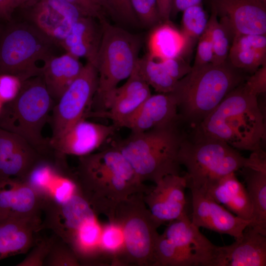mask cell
I'll list each match as a JSON object with an SVG mask.
<instances>
[{
  "instance_id": "cell-1",
  "label": "cell",
  "mask_w": 266,
  "mask_h": 266,
  "mask_svg": "<svg viewBox=\"0 0 266 266\" xmlns=\"http://www.w3.org/2000/svg\"><path fill=\"white\" fill-rule=\"evenodd\" d=\"M75 174L81 194L95 213L106 216L109 221L114 220L122 202L134 194H144L149 187L112 145L78 157Z\"/></svg>"
},
{
  "instance_id": "cell-2",
  "label": "cell",
  "mask_w": 266,
  "mask_h": 266,
  "mask_svg": "<svg viewBox=\"0 0 266 266\" xmlns=\"http://www.w3.org/2000/svg\"><path fill=\"white\" fill-rule=\"evenodd\" d=\"M243 82L229 93L200 123L190 129L236 150L257 152L263 150L265 117L258 97L248 92Z\"/></svg>"
},
{
  "instance_id": "cell-3",
  "label": "cell",
  "mask_w": 266,
  "mask_h": 266,
  "mask_svg": "<svg viewBox=\"0 0 266 266\" xmlns=\"http://www.w3.org/2000/svg\"><path fill=\"white\" fill-rule=\"evenodd\" d=\"M178 161L186 169L187 188L199 191L244 167L266 170L264 150L252 152L246 158L225 142L193 129L182 141Z\"/></svg>"
},
{
  "instance_id": "cell-4",
  "label": "cell",
  "mask_w": 266,
  "mask_h": 266,
  "mask_svg": "<svg viewBox=\"0 0 266 266\" xmlns=\"http://www.w3.org/2000/svg\"><path fill=\"white\" fill-rule=\"evenodd\" d=\"M180 120L114 141L140 182L155 184L166 175L180 174L178 153L187 132Z\"/></svg>"
},
{
  "instance_id": "cell-5",
  "label": "cell",
  "mask_w": 266,
  "mask_h": 266,
  "mask_svg": "<svg viewBox=\"0 0 266 266\" xmlns=\"http://www.w3.org/2000/svg\"><path fill=\"white\" fill-rule=\"evenodd\" d=\"M246 78L242 70L227 61L192 66L170 92L176 100L180 120L190 128L197 126Z\"/></svg>"
},
{
  "instance_id": "cell-6",
  "label": "cell",
  "mask_w": 266,
  "mask_h": 266,
  "mask_svg": "<svg viewBox=\"0 0 266 266\" xmlns=\"http://www.w3.org/2000/svg\"><path fill=\"white\" fill-rule=\"evenodd\" d=\"M55 103L40 76L27 80L16 97L3 104L0 128L18 135L42 156L50 157L54 152L42 131Z\"/></svg>"
},
{
  "instance_id": "cell-7",
  "label": "cell",
  "mask_w": 266,
  "mask_h": 266,
  "mask_svg": "<svg viewBox=\"0 0 266 266\" xmlns=\"http://www.w3.org/2000/svg\"><path fill=\"white\" fill-rule=\"evenodd\" d=\"M100 23L102 35L95 64L98 85L90 107L92 111H97L107 95L132 74L141 46L137 35L107 20Z\"/></svg>"
},
{
  "instance_id": "cell-8",
  "label": "cell",
  "mask_w": 266,
  "mask_h": 266,
  "mask_svg": "<svg viewBox=\"0 0 266 266\" xmlns=\"http://www.w3.org/2000/svg\"><path fill=\"white\" fill-rule=\"evenodd\" d=\"M54 42L32 24L13 25L1 34L0 74H8L22 82L41 75L43 63L53 54Z\"/></svg>"
},
{
  "instance_id": "cell-9",
  "label": "cell",
  "mask_w": 266,
  "mask_h": 266,
  "mask_svg": "<svg viewBox=\"0 0 266 266\" xmlns=\"http://www.w3.org/2000/svg\"><path fill=\"white\" fill-rule=\"evenodd\" d=\"M143 197V193L135 194L122 202L113 220L121 225L124 233L123 265L153 266L160 234L157 229L161 225L153 218Z\"/></svg>"
},
{
  "instance_id": "cell-10",
  "label": "cell",
  "mask_w": 266,
  "mask_h": 266,
  "mask_svg": "<svg viewBox=\"0 0 266 266\" xmlns=\"http://www.w3.org/2000/svg\"><path fill=\"white\" fill-rule=\"evenodd\" d=\"M98 85V73L96 66L87 62L71 84L55 103L49 122L52 136L62 134L86 115L90 110Z\"/></svg>"
},
{
  "instance_id": "cell-11",
  "label": "cell",
  "mask_w": 266,
  "mask_h": 266,
  "mask_svg": "<svg viewBox=\"0 0 266 266\" xmlns=\"http://www.w3.org/2000/svg\"><path fill=\"white\" fill-rule=\"evenodd\" d=\"M167 238L171 266H214L218 246L194 225L187 214L169 222Z\"/></svg>"
},
{
  "instance_id": "cell-12",
  "label": "cell",
  "mask_w": 266,
  "mask_h": 266,
  "mask_svg": "<svg viewBox=\"0 0 266 266\" xmlns=\"http://www.w3.org/2000/svg\"><path fill=\"white\" fill-rule=\"evenodd\" d=\"M151 94L150 87L135 67L127 81L109 93L99 109L90 116L108 118L117 128H125L129 120Z\"/></svg>"
},
{
  "instance_id": "cell-13",
  "label": "cell",
  "mask_w": 266,
  "mask_h": 266,
  "mask_svg": "<svg viewBox=\"0 0 266 266\" xmlns=\"http://www.w3.org/2000/svg\"><path fill=\"white\" fill-rule=\"evenodd\" d=\"M185 176L167 175L143 194V200L153 218L161 225L187 214Z\"/></svg>"
},
{
  "instance_id": "cell-14",
  "label": "cell",
  "mask_w": 266,
  "mask_h": 266,
  "mask_svg": "<svg viewBox=\"0 0 266 266\" xmlns=\"http://www.w3.org/2000/svg\"><path fill=\"white\" fill-rule=\"evenodd\" d=\"M212 10L235 35L266 33V2L263 0H211Z\"/></svg>"
},
{
  "instance_id": "cell-15",
  "label": "cell",
  "mask_w": 266,
  "mask_h": 266,
  "mask_svg": "<svg viewBox=\"0 0 266 266\" xmlns=\"http://www.w3.org/2000/svg\"><path fill=\"white\" fill-rule=\"evenodd\" d=\"M117 129L113 124L95 123L82 118L58 137L49 138V143L56 154L80 157L100 148Z\"/></svg>"
},
{
  "instance_id": "cell-16",
  "label": "cell",
  "mask_w": 266,
  "mask_h": 266,
  "mask_svg": "<svg viewBox=\"0 0 266 266\" xmlns=\"http://www.w3.org/2000/svg\"><path fill=\"white\" fill-rule=\"evenodd\" d=\"M192 193V213L191 220L200 227L220 234H225L235 239L240 238L252 221L242 219L196 189Z\"/></svg>"
},
{
  "instance_id": "cell-17",
  "label": "cell",
  "mask_w": 266,
  "mask_h": 266,
  "mask_svg": "<svg viewBox=\"0 0 266 266\" xmlns=\"http://www.w3.org/2000/svg\"><path fill=\"white\" fill-rule=\"evenodd\" d=\"M29 9L32 24L56 45H60L75 22L86 16L79 8L65 0H39Z\"/></svg>"
},
{
  "instance_id": "cell-18",
  "label": "cell",
  "mask_w": 266,
  "mask_h": 266,
  "mask_svg": "<svg viewBox=\"0 0 266 266\" xmlns=\"http://www.w3.org/2000/svg\"><path fill=\"white\" fill-rule=\"evenodd\" d=\"M44 158L22 137L0 128V178L24 180Z\"/></svg>"
},
{
  "instance_id": "cell-19",
  "label": "cell",
  "mask_w": 266,
  "mask_h": 266,
  "mask_svg": "<svg viewBox=\"0 0 266 266\" xmlns=\"http://www.w3.org/2000/svg\"><path fill=\"white\" fill-rule=\"evenodd\" d=\"M43 198L26 181L0 178V217H41Z\"/></svg>"
},
{
  "instance_id": "cell-20",
  "label": "cell",
  "mask_w": 266,
  "mask_h": 266,
  "mask_svg": "<svg viewBox=\"0 0 266 266\" xmlns=\"http://www.w3.org/2000/svg\"><path fill=\"white\" fill-rule=\"evenodd\" d=\"M266 266V236L247 227L231 245L218 246L214 266Z\"/></svg>"
},
{
  "instance_id": "cell-21",
  "label": "cell",
  "mask_w": 266,
  "mask_h": 266,
  "mask_svg": "<svg viewBox=\"0 0 266 266\" xmlns=\"http://www.w3.org/2000/svg\"><path fill=\"white\" fill-rule=\"evenodd\" d=\"M42 222L40 217H0V260L32 248Z\"/></svg>"
},
{
  "instance_id": "cell-22",
  "label": "cell",
  "mask_w": 266,
  "mask_h": 266,
  "mask_svg": "<svg viewBox=\"0 0 266 266\" xmlns=\"http://www.w3.org/2000/svg\"><path fill=\"white\" fill-rule=\"evenodd\" d=\"M176 100L171 93L151 94L129 120L125 127L140 133L179 120Z\"/></svg>"
},
{
  "instance_id": "cell-23",
  "label": "cell",
  "mask_w": 266,
  "mask_h": 266,
  "mask_svg": "<svg viewBox=\"0 0 266 266\" xmlns=\"http://www.w3.org/2000/svg\"><path fill=\"white\" fill-rule=\"evenodd\" d=\"M199 191L223 205L236 216L252 221L253 208L249 194L245 186L236 176L235 172L222 177Z\"/></svg>"
},
{
  "instance_id": "cell-24",
  "label": "cell",
  "mask_w": 266,
  "mask_h": 266,
  "mask_svg": "<svg viewBox=\"0 0 266 266\" xmlns=\"http://www.w3.org/2000/svg\"><path fill=\"white\" fill-rule=\"evenodd\" d=\"M97 21L89 16L81 17L60 45L67 53L84 58L94 66L102 35L101 25Z\"/></svg>"
},
{
  "instance_id": "cell-25",
  "label": "cell",
  "mask_w": 266,
  "mask_h": 266,
  "mask_svg": "<svg viewBox=\"0 0 266 266\" xmlns=\"http://www.w3.org/2000/svg\"><path fill=\"white\" fill-rule=\"evenodd\" d=\"M83 66L79 58L67 52L59 56L53 55L44 62L40 76L55 103Z\"/></svg>"
},
{
  "instance_id": "cell-26",
  "label": "cell",
  "mask_w": 266,
  "mask_h": 266,
  "mask_svg": "<svg viewBox=\"0 0 266 266\" xmlns=\"http://www.w3.org/2000/svg\"><path fill=\"white\" fill-rule=\"evenodd\" d=\"M169 22L157 24L149 35L147 54L154 59L163 60L182 57L193 42Z\"/></svg>"
},
{
  "instance_id": "cell-27",
  "label": "cell",
  "mask_w": 266,
  "mask_h": 266,
  "mask_svg": "<svg viewBox=\"0 0 266 266\" xmlns=\"http://www.w3.org/2000/svg\"><path fill=\"white\" fill-rule=\"evenodd\" d=\"M228 58L229 63L236 68L254 72L266 63V34L235 35Z\"/></svg>"
},
{
  "instance_id": "cell-28",
  "label": "cell",
  "mask_w": 266,
  "mask_h": 266,
  "mask_svg": "<svg viewBox=\"0 0 266 266\" xmlns=\"http://www.w3.org/2000/svg\"><path fill=\"white\" fill-rule=\"evenodd\" d=\"M240 171L253 208L250 227L266 236V170L244 167Z\"/></svg>"
},
{
  "instance_id": "cell-29",
  "label": "cell",
  "mask_w": 266,
  "mask_h": 266,
  "mask_svg": "<svg viewBox=\"0 0 266 266\" xmlns=\"http://www.w3.org/2000/svg\"><path fill=\"white\" fill-rule=\"evenodd\" d=\"M135 67L148 85L158 93L171 92L178 82L168 73L160 60L148 54L138 59Z\"/></svg>"
},
{
  "instance_id": "cell-30",
  "label": "cell",
  "mask_w": 266,
  "mask_h": 266,
  "mask_svg": "<svg viewBox=\"0 0 266 266\" xmlns=\"http://www.w3.org/2000/svg\"><path fill=\"white\" fill-rule=\"evenodd\" d=\"M100 245L109 264L123 265L125 239L122 228L116 221L102 225Z\"/></svg>"
},
{
  "instance_id": "cell-31",
  "label": "cell",
  "mask_w": 266,
  "mask_h": 266,
  "mask_svg": "<svg viewBox=\"0 0 266 266\" xmlns=\"http://www.w3.org/2000/svg\"><path fill=\"white\" fill-rule=\"evenodd\" d=\"M211 39L213 51L212 64H221L228 59L233 36L229 30L219 20L215 12L212 10L205 30Z\"/></svg>"
},
{
  "instance_id": "cell-32",
  "label": "cell",
  "mask_w": 266,
  "mask_h": 266,
  "mask_svg": "<svg viewBox=\"0 0 266 266\" xmlns=\"http://www.w3.org/2000/svg\"><path fill=\"white\" fill-rule=\"evenodd\" d=\"M182 12L181 30L192 41L199 39L205 32L208 20L201 3L190 6Z\"/></svg>"
},
{
  "instance_id": "cell-33",
  "label": "cell",
  "mask_w": 266,
  "mask_h": 266,
  "mask_svg": "<svg viewBox=\"0 0 266 266\" xmlns=\"http://www.w3.org/2000/svg\"><path fill=\"white\" fill-rule=\"evenodd\" d=\"M43 266H79L81 265L69 245L55 234Z\"/></svg>"
},
{
  "instance_id": "cell-34",
  "label": "cell",
  "mask_w": 266,
  "mask_h": 266,
  "mask_svg": "<svg viewBox=\"0 0 266 266\" xmlns=\"http://www.w3.org/2000/svg\"><path fill=\"white\" fill-rule=\"evenodd\" d=\"M108 16L117 22L133 25L138 20L130 0H101Z\"/></svg>"
},
{
  "instance_id": "cell-35",
  "label": "cell",
  "mask_w": 266,
  "mask_h": 266,
  "mask_svg": "<svg viewBox=\"0 0 266 266\" xmlns=\"http://www.w3.org/2000/svg\"><path fill=\"white\" fill-rule=\"evenodd\" d=\"M138 21L144 26H155L162 22L156 0H130Z\"/></svg>"
},
{
  "instance_id": "cell-36",
  "label": "cell",
  "mask_w": 266,
  "mask_h": 266,
  "mask_svg": "<svg viewBox=\"0 0 266 266\" xmlns=\"http://www.w3.org/2000/svg\"><path fill=\"white\" fill-rule=\"evenodd\" d=\"M55 234L49 238L37 240L32 247L33 249L22 261L17 264V266H43L45 260L49 253Z\"/></svg>"
},
{
  "instance_id": "cell-37",
  "label": "cell",
  "mask_w": 266,
  "mask_h": 266,
  "mask_svg": "<svg viewBox=\"0 0 266 266\" xmlns=\"http://www.w3.org/2000/svg\"><path fill=\"white\" fill-rule=\"evenodd\" d=\"M79 8L86 16L92 17L100 23L108 17L101 0H65Z\"/></svg>"
},
{
  "instance_id": "cell-38",
  "label": "cell",
  "mask_w": 266,
  "mask_h": 266,
  "mask_svg": "<svg viewBox=\"0 0 266 266\" xmlns=\"http://www.w3.org/2000/svg\"><path fill=\"white\" fill-rule=\"evenodd\" d=\"M22 83L14 75L0 74V100L5 104L13 100L18 95Z\"/></svg>"
},
{
  "instance_id": "cell-39",
  "label": "cell",
  "mask_w": 266,
  "mask_h": 266,
  "mask_svg": "<svg viewBox=\"0 0 266 266\" xmlns=\"http://www.w3.org/2000/svg\"><path fill=\"white\" fill-rule=\"evenodd\" d=\"M213 47L209 36L206 32L199 37L197 51L192 66H204L213 63Z\"/></svg>"
},
{
  "instance_id": "cell-40",
  "label": "cell",
  "mask_w": 266,
  "mask_h": 266,
  "mask_svg": "<svg viewBox=\"0 0 266 266\" xmlns=\"http://www.w3.org/2000/svg\"><path fill=\"white\" fill-rule=\"evenodd\" d=\"M247 91L258 97L266 92V63L262 65L243 82Z\"/></svg>"
},
{
  "instance_id": "cell-41",
  "label": "cell",
  "mask_w": 266,
  "mask_h": 266,
  "mask_svg": "<svg viewBox=\"0 0 266 266\" xmlns=\"http://www.w3.org/2000/svg\"><path fill=\"white\" fill-rule=\"evenodd\" d=\"M160 61L168 73L177 81L186 75L192 69V66L182 57Z\"/></svg>"
},
{
  "instance_id": "cell-42",
  "label": "cell",
  "mask_w": 266,
  "mask_h": 266,
  "mask_svg": "<svg viewBox=\"0 0 266 266\" xmlns=\"http://www.w3.org/2000/svg\"><path fill=\"white\" fill-rule=\"evenodd\" d=\"M162 22L169 20L171 15L172 0H156Z\"/></svg>"
},
{
  "instance_id": "cell-43",
  "label": "cell",
  "mask_w": 266,
  "mask_h": 266,
  "mask_svg": "<svg viewBox=\"0 0 266 266\" xmlns=\"http://www.w3.org/2000/svg\"><path fill=\"white\" fill-rule=\"evenodd\" d=\"M15 9V0H0V19L10 20Z\"/></svg>"
},
{
  "instance_id": "cell-44",
  "label": "cell",
  "mask_w": 266,
  "mask_h": 266,
  "mask_svg": "<svg viewBox=\"0 0 266 266\" xmlns=\"http://www.w3.org/2000/svg\"><path fill=\"white\" fill-rule=\"evenodd\" d=\"M202 0H172L171 14L183 11L185 9L201 3Z\"/></svg>"
},
{
  "instance_id": "cell-45",
  "label": "cell",
  "mask_w": 266,
  "mask_h": 266,
  "mask_svg": "<svg viewBox=\"0 0 266 266\" xmlns=\"http://www.w3.org/2000/svg\"><path fill=\"white\" fill-rule=\"evenodd\" d=\"M39 0H15L16 8L29 9Z\"/></svg>"
},
{
  "instance_id": "cell-46",
  "label": "cell",
  "mask_w": 266,
  "mask_h": 266,
  "mask_svg": "<svg viewBox=\"0 0 266 266\" xmlns=\"http://www.w3.org/2000/svg\"><path fill=\"white\" fill-rule=\"evenodd\" d=\"M3 104H4L0 100V114L1 111L2 110Z\"/></svg>"
},
{
  "instance_id": "cell-47",
  "label": "cell",
  "mask_w": 266,
  "mask_h": 266,
  "mask_svg": "<svg viewBox=\"0 0 266 266\" xmlns=\"http://www.w3.org/2000/svg\"><path fill=\"white\" fill-rule=\"evenodd\" d=\"M263 0L266 2V0Z\"/></svg>"
},
{
  "instance_id": "cell-48",
  "label": "cell",
  "mask_w": 266,
  "mask_h": 266,
  "mask_svg": "<svg viewBox=\"0 0 266 266\" xmlns=\"http://www.w3.org/2000/svg\"><path fill=\"white\" fill-rule=\"evenodd\" d=\"M1 34L0 33V39Z\"/></svg>"
}]
</instances>
